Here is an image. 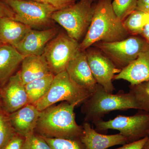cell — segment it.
Returning <instances> with one entry per match:
<instances>
[{"label":"cell","mask_w":149,"mask_h":149,"mask_svg":"<svg viewBox=\"0 0 149 149\" xmlns=\"http://www.w3.org/2000/svg\"><path fill=\"white\" fill-rule=\"evenodd\" d=\"M76 106L62 102L40 111L35 133L45 138L80 139L83 128L75 120L74 109Z\"/></svg>","instance_id":"cell-1"},{"label":"cell","mask_w":149,"mask_h":149,"mask_svg":"<svg viewBox=\"0 0 149 149\" xmlns=\"http://www.w3.org/2000/svg\"><path fill=\"white\" fill-rule=\"evenodd\" d=\"M128 34L123 21L115 13L111 0H100L95 6L91 25L80 44V51H85L97 43L124 40Z\"/></svg>","instance_id":"cell-2"},{"label":"cell","mask_w":149,"mask_h":149,"mask_svg":"<svg viewBox=\"0 0 149 149\" xmlns=\"http://www.w3.org/2000/svg\"><path fill=\"white\" fill-rule=\"evenodd\" d=\"M130 109L140 110L133 94L120 91L113 94L97 84L90 97L82 104L81 112L85 115L84 122L93 123L102 120L110 112Z\"/></svg>","instance_id":"cell-3"},{"label":"cell","mask_w":149,"mask_h":149,"mask_svg":"<svg viewBox=\"0 0 149 149\" xmlns=\"http://www.w3.org/2000/svg\"><path fill=\"white\" fill-rule=\"evenodd\" d=\"M93 0H79L66 8L56 10L52 19L65 29L67 34L78 41L88 29L95 10Z\"/></svg>","instance_id":"cell-4"},{"label":"cell","mask_w":149,"mask_h":149,"mask_svg":"<svg viewBox=\"0 0 149 149\" xmlns=\"http://www.w3.org/2000/svg\"><path fill=\"white\" fill-rule=\"evenodd\" d=\"M92 93L75 84L65 70L55 75L47 93L35 105L40 111L58 102H67L77 106Z\"/></svg>","instance_id":"cell-5"},{"label":"cell","mask_w":149,"mask_h":149,"mask_svg":"<svg viewBox=\"0 0 149 149\" xmlns=\"http://www.w3.org/2000/svg\"><path fill=\"white\" fill-rule=\"evenodd\" d=\"M95 130L100 133L109 129L119 131L126 139V143H132L148 136L149 130V111L139 110L132 116L118 115L107 121L102 120L93 122Z\"/></svg>","instance_id":"cell-6"},{"label":"cell","mask_w":149,"mask_h":149,"mask_svg":"<svg viewBox=\"0 0 149 149\" xmlns=\"http://www.w3.org/2000/svg\"><path fill=\"white\" fill-rule=\"evenodd\" d=\"M80 51L78 41L61 32L48 43L42 55L51 72L55 75L65 70L70 61Z\"/></svg>","instance_id":"cell-7"},{"label":"cell","mask_w":149,"mask_h":149,"mask_svg":"<svg viewBox=\"0 0 149 149\" xmlns=\"http://www.w3.org/2000/svg\"><path fill=\"white\" fill-rule=\"evenodd\" d=\"M14 13V20L32 28L49 27L54 21L53 13L57 10L48 5L29 0H0Z\"/></svg>","instance_id":"cell-8"},{"label":"cell","mask_w":149,"mask_h":149,"mask_svg":"<svg viewBox=\"0 0 149 149\" xmlns=\"http://www.w3.org/2000/svg\"><path fill=\"white\" fill-rule=\"evenodd\" d=\"M95 45L122 70L135 61L149 44L139 37H131L111 42H101Z\"/></svg>","instance_id":"cell-9"},{"label":"cell","mask_w":149,"mask_h":149,"mask_svg":"<svg viewBox=\"0 0 149 149\" xmlns=\"http://www.w3.org/2000/svg\"><path fill=\"white\" fill-rule=\"evenodd\" d=\"M86 53L90 68L97 84L107 92L113 93L115 91L113 79L121 69L99 51L88 50Z\"/></svg>","instance_id":"cell-10"},{"label":"cell","mask_w":149,"mask_h":149,"mask_svg":"<svg viewBox=\"0 0 149 149\" xmlns=\"http://www.w3.org/2000/svg\"><path fill=\"white\" fill-rule=\"evenodd\" d=\"M0 103L8 114L29 104L25 85L19 71L0 88Z\"/></svg>","instance_id":"cell-11"},{"label":"cell","mask_w":149,"mask_h":149,"mask_svg":"<svg viewBox=\"0 0 149 149\" xmlns=\"http://www.w3.org/2000/svg\"><path fill=\"white\" fill-rule=\"evenodd\" d=\"M58 29L52 27L43 30L31 28L14 47L24 57L31 55H42L48 43L56 36Z\"/></svg>","instance_id":"cell-12"},{"label":"cell","mask_w":149,"mask_h":149,"mask_svg":"<svg viewBox=\"0 0 149 149\" xmlns=\"http://www.w3.org/2000/svg\"><path fill=\"white\" fill-rule=\"evenodd\" d=\"M70 79L78 86L93 93L97 85L88 63L86 52L80 51L66 68Z\"/></svg>","instance_id":"cell-13"},{"label":"cell","mask_w":149,"mask_h":149,"mask_svg":"<svg viewBox=\"0 0 149 149\" xmlns=\"http://www.w3.org/2000/svg\"><path fill=\"white\" fill-rule=\"evenodd\" d=\"M113 79L126 80L130 85L149 82V45L135 61L116 74Z\"/></svg>","instance_id":"cell-14"},{"label":"cell","mask_w":149,"mask_h":149,"mask_svg":"<svg viewBox=\"0 0 149 149\" xmlns=\"http://www.w3.org/2000/svg\"><path fill=\"white\" fill-rule=\"evenodd\" d=\"M40 113L35 105L28 104L9 116L15 133L25 138L35 132Z\"/></svg>","instance_id":"cell-15"},{"label":"cell","mask_w":149,"mask_h":149,"mask_svg":"<svg viewBox=\"0 0 149 149\" xmlns=\"http://www.w3.org/2000/svg\"><path fill=\"white\" fill-rule=\"evenodd\" d=\"M83 135L80 140L86 149H108L126 143V139L120 134L105 135L97 132L90 123L83 122Z\"/></svg>","instance_id":"cell-16"},{"label":"cell","mask_w":149,"mask_h":149,"mask_svg":"<svg viewBox=\"0 0 149 149\" xmlns=\"http://www.w3.org/2000/svg\"><path fill=\"white\" fill-rule=\"evenodd\" d=\"M19 72L24 85L52 73L43 55L25 57Z\"/></svg>","instance_id":"cell-17"},{"label":"cell","mask_w":149,"mask_h":149,"mask_svg":"<svg viewBox=\"0 0 149 149\" xmlns=\"http://www.w3.org/2000/svg\"><path fill=\"white\" fill-rule=\"evenodd\" d=\"M24 58L13 46L4 45L0 47V85L1 87L13 75Z\"/></svg>","instance_id":"cell-18"},{"label":"cell","mask_w":149,"mask_h":149,"mask_svg":"<svg viewBox=\"0 0 149 149\" xmlns=\"http://www.w3.org/2000/svg\"><path fill=\"white\" fill-rule=\"evenodd\" d=\"M31 28L10 17L0 18V41L15 47Z\"/></svg>","instance_id":"cell-19"},{"label":"cell","mask_w":149,"mask_h":149,"mask_svg":"<svg viewBox=\"0 0 149 149\" xmlns=\"http://www.w3.org/2000/svg\"><path fill=\"white\" fill-rule=\"evenodd\" d=\"M55 75L50 73L25 85L29 104L35 105L47 94L50 88Z\"/></svg>","instance_id":"cell-20"},{"label":"cell","mask_w":149,"mask_h":149,"mask_svg":"<svg viewBox=\"0 0 149 149\" xmlns=\"http://www.w3.org/2000/svg\"><path fill=\"white\" fill-rule=\"evenodd\" d=\"M128 33L133 35L141 34L144 27L149 23V13L134 10L123 21Z\"/></svg>","instance_id":"cell-21"},{"label":"cell","mask_w":149,"mask_h":149,"mask_svg":"<svg viewBox=\"0 0 149 149\" xmlns=\"http://www.w3.org/2000/svg\"><path fill=\"white\" fill-rule=\"evenodd\" d=\"M16 133L9 114L4 111L0 103V149H3Z\"/></svg>","instance_id":"cell-22"},{"label":"cell","mask_w":149,"mask_h":149,"mask_svg":"<svg viewBox=\"0 0 149 149\" xmlns=\"http://www.w3.org/2000/svg\"><path fill=\"white\" fill-rule=\"evenodd\" d=\"M129 92L136 98L140 110L149 111V82L130 85Z\"/></svg>","instance_id":"cell-23"},{"label":"cell","mask_w":149,"mask_h":149,"mask_svg":"<svg viewBox=\"0 0 149 149\" xmlns=\"http://www.w3.org/2000/svg\"><path fill=\"white\" fill-rule=\"evenodd\" d=\"M138 0H113L112 5L118 18L123 21L130 13L136 10Z\"/></svg>","instance_id":"cell-24"},{"label":"cell","mask_w":149,"mask_h":149,"mask_svg":"<svg viewBox=\"0 0 149 149\" xmlns=\"http://www.w3.org/2000/svg\"><path fill=\"white\" fill-rule=\"evenodd\" d=\"M43 138L50 146L52 149H86L80 139Z\"/></svg>","instance_id":"cell-25"},{"label":"cell","mask_w":149,"mask_h":149,"mask_svg":"<svg viewBox=\"0 0 149 149\" xmlns=\"http://www.w3.org/2000/svg\"><path fill=\"white\" fill-rule=\"evenodd\" d=\"M22 149H52L42 136L35 132L25 137Z\"/></svg>","instance_id":"cell-26"},{"label":"cell","mask_w":149,"mask_h":149,"mask_svg":"<svg viewBox=\"0 0 149 149\" xmlns=\"http://www.w3.org/2000/svg\"><path fill=\"white\" fill-rule=\"evenodd\" d=\"M48 5L56 8L57 10L63 9L72 5L76 0H29Z\"/></svg>","instance_id":"cell-27"},{"label":"cell","mask_w":149,"mask_h":149,"mask_svg":"<svg viewBox=\"0 0 149 149\" xmlns=\"http://www.w3.org/2000/svg\"><path fill=\"white\" fill-rule=\"evenodd\" d=\"M25 138L15 134L3 149H22Z\"/></svg>","instance_id":"cell-28"},{"label":"cell","mask_w":149,"mask_h":149,"mask_svg":"<svg viewBox=\"0 0 149 149\" xmlns=\"http://www.w3.org/2000/svg\"><path fill=\"white\" fill-rule=\"evenodd\" d=\"M147 140L148 136L132 143L124 144L122 147L113 149H142L146 143Z\"/></svg>","instance_id":"cell-29"},{"label":"cell","mask_w":149,"mask_h":149,"mask_svg":"<svg viewBox=\"0 0 149 149\" xmlns=\"http://www.w3.org/2000/svg\"><path fill=\"white\" fill-rule=\"evenodd\" d=\"M15 15L13 11L5 3L0 1V18L10 17L14 19Z\"/></svg>","instance_id":"cell-30"},{"label":"cell","mask_w":149,"mask_h":149,"mask_svg":"<svg viewBox=\"0 0 149 149\" xmlns=\"http://www.w3.org/2000/svg\"><path fill=\"white\" fill-rule=\"evenodd\" d=\"M136 10L149 13V0H138Z\"/></svg>","instance_id":"cell-31"},{"label":"cell","mask_w":149,"mask_h":149,"mask_svg":"<svg viewBox=\"0 0 149 149\" xmlns=\"http://www.w3.org/2000/svg\"><path fill=\"white\" fill-rule=\"evenodd\" d=\"M141 34L143 36L147 42L149 44V23L144 27Z\"/></svg>","instance_id":"cell-32"},{"label":"cell","mask_w":149,"mask_h":149,"mask_svg":"<svg viewBox=\"0 0 149 149\" xmlns=\"http://www.w3.org/2000/svg\"><path fill=\"white\" fill-rule=\"evenodd\" d=\"M147 136H148V140L142 149H149V130Z\"/></svg>","instance_id":"cell-33"},{"label":"cell","mask_w":149,"mask_h":149,"mask_svg":"<svg viewBox=\"0 0 149 149\" xmlns=\"http://www.w3.org/2000/svg\"><path fill=\"white\" fill-rule=\"evenodd\" d=\"M5 45V44H4L2 42L0 41V47H1V46H2L3 45Z\"/></svg>","instance_id":"cell-34"},{"label":"cell","mask_w":149,"mask_h":149,"mask_svg":"<svg viewBox=\"0 0 149 149\" xmlns=\"http://www.w3.org/2000/svg\"><path fill=\"white\" fill-rule=\"evenodd\" d=\"M76 1H77V0H76ZM78 1H79V0H78Z\"/></svg>","instance_id":"cell-35"}]
</instances>
